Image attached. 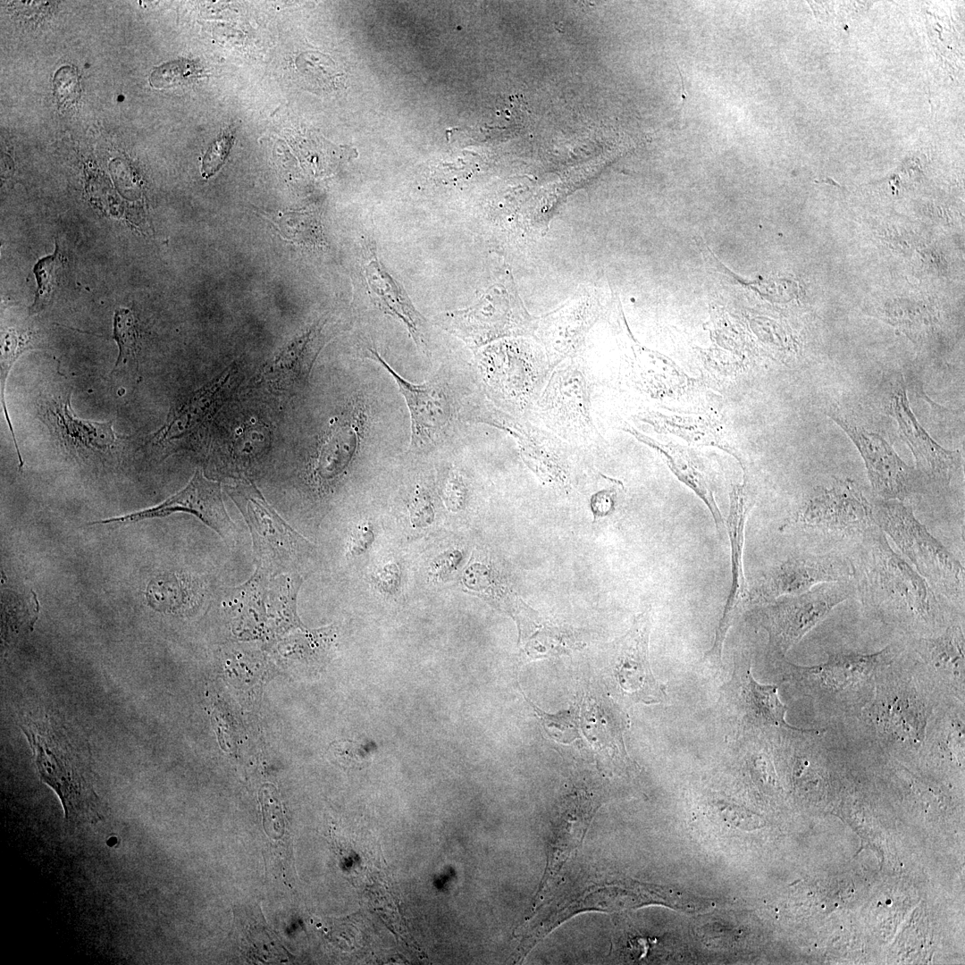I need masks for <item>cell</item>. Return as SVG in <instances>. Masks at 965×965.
Listing matches in <instances>:
<instances>
[{
	"label": "cell",
	"mask_w": 965,
	"mask_h": 965,
	"mask_svg": "<svg viewBox=\"0 0 965 965\" xmlns=\"http://www.w3.org/2000/svg\"><path fill=\"white\" fill-rule=\"evenodd\" d=\"M848 559L855 591L874 618L911 637L936 634L953 624L935 590L877 525L861 534Z\"/></svg>",
	"instance_id": "obj_1"
},
{
	"label": "cell",
	"mask_w": 965,
	"mask_h": 965,
	"mask_svg": "<svg viewBox=\"0 0 965 965\" xmlns=\"http://www.w3.org/2000/svg\"><path fill=\"white\" fill-rule=\"evenodd\" d=\"M902 654L878 673L874 694L860 713L881 747L918 751L944 699Z\"/></svg>",
	"instance_id": "obj_2"
},
{
	"label": "cell",
	"mask_w": 965,
	"mask_h": 965,
	"mask_svg": "<svg viewBox=\"0 0 965 965\" xmlns=\"http://www.w3.org/2000/svg\"><path fill=\"white\" fill-rule=\"evenodd\" d=\"M21 727L33 751L39 777L59 796L65 820L74 824L96 820L101 801L95 790L88 748L48 716L28 717Z\"/></svg>",
	"instance_id": "obj_3"
},
{
	"label": "cell",
	"mask_w": 965,
	"mask_h": 965,
	"mask_svg": "<svg viewBox=\"0 0 965 965\" xmlns=\"http://www.w3.org/2000/svg\"><path fill=\"white\" fill-rule=\"evenodd\" d=\"M905 647V646H904ZM889 644L874 653H829L826 662L799 666L773 659L785 682L829 710L861 709L871 700L878 673L903 651Z\"/></svg>",
	"instance_id": "obj_4"
},
{
	"label": "cell",
	"mask_w": 965,
	"mask_h": 965,
	"mask_svg": "<svg viewBox=\"0 0 965 965\" xmlns=\"http://www.w3.org/2000/svg\"><path fill=\"white\" fill-rule=\"evenodd\" d=\"M483 380L500 410L528 420L552 368L534 337H515L487 345L479 355Z\"/></svg>",
	"instance_id": "obj_5"
},
{
	"label": "cell",
	"mask_w": 965,
	"mask_h": 965,
	"mask_svg": "<svg viewBox=\"0 0 965 965\" xmlns=\"http://www.w3.org/2000/svg\"><path fill=\"white\" fill-rule=\"evenodd\" d=\"M592 382L579 357L556 365L528 421L581 449L602 443L592 415Z\"/></svg>",
	"instance_id": "obj_6"
},
{
	"label": "cell",
	"mask_w": 965,
	"mask_h": 965,
	"mask_svg": "<svg viewBox=\"0 0 965 965\" xmlns=\"http://www.w3.org/2000/svg\"><path fill=\"white\" fill-rule=\"evenodd\" d=\"M873 507L874 524L887 534L936 592L964 600V567L915 517L902 501L882 499Z\"/></svg>",
	"instance_id": "obj_7"
},
{
	"label": "cell",
	"mask_w": 965,
	"mask_h": 965,
	"mask_svg": "<svg viewBox=\"0 0 965 965\" xmlns=\"http://www.w3.org/2000/svg\"><path fill=\"white\" fill-rule=\"evenodd\" d=\"M435 320L472 348L508 338L534 337L540 321L525 308L510 276L491 286L473 306L441 313Z\"/></svg>",
	"instance_id": "obj_8"
},
{
	"label": "cell",
	"mask_w": 965,
	"mask_h": 965,
	"mask_svg": "<svg viewBox=\"0 0 965 965\" xmlns=\"http://www.w3.org/2000/svg\"><path fill=\"white\" fill-rule=\"evenodd\" d=\"M226 491L247 521L263 575L290 570L311 552L310 542L280 516L256 485L240 482Z\"/></svg>",
	"instance_id": "obj_9"
},
{
	"label": "cell",
	"mask_w": 965,
	"mask_h": 965,
	"mask_svg": "<svg viewBox=\"0 0 965 965\" xmlns=\"http://www.w3.org/2000/svg\"><path fill=\"white\" fill-rule=\"evenodd\" d=\"M855 592L852 582L818 584L806 592L778 598L760 605L759 625L768 635V656L783 658L787 651L837 605Z\"/></svg>",
	"instance_id": "obj_10"
},
{
	"label": "cell",
	"mask_w": 965,
	"mask_h": 965,
	"mask_svg": "<svg viewBox=\"0 0 965 965\" xmlns=\"http://www.w3.org/2000/svg\"><path fill=\"white\" fill-rule=\"evenodd\" d=\"M873 507L855 482L836 479L817 490L780 526L834 537L862 534L873 526Z\"/></svg>",
	"instance_id": "obj_11"
},
{
	"label": "cell",
	"mask_w": 965,
	"mask_h": 965,
	"mask_svg": "<svg viewBox=\"0 0 965 965\" xmlns=\"http://www.w3.org/2000/svg\"><path fill=\"white\" fill-rule=\"evenodd\" d=\"M883 405L885 413L896 421L900 436L910 447L919 478L938 491H946L961 465V452L943 448L919 423L910 407L901 373L893 374L885 382Z\"/></svg>",
	"instance_id": "obj_12"
},
{
	"label": "cell",
	"mask_w": 965,
	"mask_h": 965,
	"mask_svg": "<svg viewBox=\"0 0 965 965\" xmlns=\"http://www.w3.org/2000/svg\"><path fill=\"white\" fill-rule=\"evenodd\" d=\"M472 415L474 421L489 424L511 434L524 462L544 483L559 490L570 488V456L576 448L530 421L513 417L500 409L477 408Z\"/></svg>",
	"instance_id": "obj_13"
},
{
	"label": "cell",
	"mask_w": 965,
	"mask_h": 965,
	"mask_svg": "<svg viewBox=\"0 0 965 965\" xmlns=\"http://www.w3.org/2000/svg\"><path fill=\"white\" fill-rule=\"evenodd\" d=\"M826 414L848 435L864 460L874 491L883 499L904 502L918 491L919 476L878 433L861 426L836 406Z\"/></svg>",
	"instance_id": "obj_14"
},
{
	"label": "cell",
	"mask_w": 965,
	"mask_h": 965,
	"mask_svg": "<svg viewBox=\"0 0 965 965\" xmlns=\"http://www.w3.org/2000/svg\"><path fill=\"white\" fill-rule=\"evenodd\" d=\"M71 392L51 387L40 394L36 407L54 439L67 452L80 457L109 455L120 438L113 422L99 423L78 417L71 406Z\"/></svg>",
	"instance_id": "obj_15"
},
{
	"label": "cell",
	"mask_w": 965,
	"mask_h": 965,
	"mask_svg": "<svg viewBox=\"0 0 965 965\" xmlns=\"http://www.w3.org/2000/svg\"><path fill=\"white\" fill-rule=\"evenodd\" d=\"M852 575L848 558L836 554L790 558L769 568L749 586L747 604L760 606L806 592L820 583L849 581Z\"/></svg>",
	"instance_id": "obj_16"
},
{
	"label": "cell",
	"mask_w": 965,
	"mask_h": 965,
	"mask_svg": "<svg viewBox=\"0 0 965 965\" xmlns=\"http://www.w3.org/2000/svg\"><path fill=\"white\" fill-rule=\"evenodd\" d=\"M370 359L380 364L394 379L406 400L411 418L410 449L422 452L434 447L447 434L455 415V407L446 384L430 381L415 384L404 379L373 348H367Z\"/></svg>",
	"instance_id": "obj_17"
},
{
	"label": "cell",
	"mask_w": 965,
	"mask_h": 965,
	"mask_svg": "<svg viewBox=\"0 0 965 965\" xmlns=\"http://www.w3.org/2000/svg\"><path fill=\"white\" fill-rule=\"evenodd\" d=\"M964 647L963 626L953 623L936 634L911 637L905 656L944 700L964 702Z\"/></svg>",
	"instance_id": "obj_18"
},
{
	"label": "cell",
	"mask_w": 965,
	"mask_h": 965,
	"mask_svg": "<svg viewBox=\"0 0 965 965\" xmlns=\"http://www.w3.org/2000/svg\"><path fill=\"white\" fill-rule=\"evenodd\" d=\"M174 512L192 514L225 541L234 540L235 527L224 508L220 482L207 479L200 470L195 472L184 488L155 507L122 516L88 522V524L134 523L164 517Z\"/></svg>",
	"instance_id": "obj_19"
},
{
	"label": "cell",
	"mask_w": 965,
	"mask_h": 965,
	"mask_svg": "<svg viewBox=\"0 0 965 965\" xmlns=\"http://www.w3.org/2000/svg\"><path fill=\"white\" fill-rule=\"evenodd\" d=\"M650 610L639 614L615 644L611 666L621 692L647 704L666 700L665 687L655 678L649 661Z\"/></svg>",
	"instance_id": "obj_20"
},
{
	"label": "cell",
	"mask_w": 965,
	"mask_h": 965,
	"mask_svg": "<svg viewBox=\"0 0 965 965\" xmlns=\"http://www.w3.org/2000/svg\"><path fill=\"white\" fill-rule=\"evenodd\" d=\"M753 504L746 482L734 486L730 493V508L725 522L731 547V588L711 648L704 654L703 660L717 667L722 666V650L726 634L740 610L747 605L749 586L743 572V547L745 524Z\"/></svg>",
	"instance_id": "obj_21"
},
{
	"label": "cell",
	"mask_w": 965,
	"mask_h": 965,
	"mask_svg": "<svg viewBox=\"0 0 965 965\" xmlns=\"http://www.w3.org/2000/svg\"><path fill=\"white\" fill-rule=\"evenodd\" d=\"M719 701L748 729H798L785 721L787 707L780 701L777 686L761 684L753 677L751 665L735 667L730 681L720 689Z\"/></svg>",
	"instance_id": "obj_22"
},
{
	"label": "cell",
	"mask_w": 965,
	"mask_h": 965,
	"mask_svg": "<svg viewBox=\"0 0 965 965\" xmlns=\"http://www.w3.org/2000/svg\"><path fill=\"white\" fill-rule=\"evenodd\" d=\"M495 565L489 557L477 555L466 568L463 583L470 592L511 616L522 637L537 625L536 612L524 603L509 575Z\"/></svg>",
	"instance_id": "obj_23"
},
{
	"label": "cell",
	"mask_w": 965,
	"mask_h": 965,
	"mask_svg": "<svg viewBox=\"0 0 965 965\" xmlns=\"http://www.w3.org/2000/svg\"><path fill=\"white\" fill-rule=\"evenodd\" d=\"M597 316L595 305L585 302L563 308L539 321L534 338L543 348L552 369L566 359L579 357Z\"/></svg>",
	"instance_id": "obj_24"
},
{
	"label": "cell",
	"mask_w": 965,
	"mask_h": 965,
	"mask_svg": "<svg viewBox=\"0 0 965 965\" xmlns=\"http://www.w3.org/2000/svg\"><path fill=\"white\" fill-rule=\"evenodd\" d=\"M365 264V275L372 302L384 314L400 321L416 347L430 351L426 322L415 307L402 286L382 265L373 250Z\"/></svg>",
	"instance_id": "obj_25"
},
{
	"label": "cell",
	"mask_w": 965,
	"mask_h": 965,
	"mask_svg": "<svg viewBox=\"0 0 965 965\" xmlns=\"http://www.w3.org/2000/svg\"><path fill=\"white\" fill-rule=\"evenodd\" d=\"M232 373V370L222 373L178 401L164 425L154 434L155 441L162 443L197 433L222 401Z\"/></svg>",
	"instance_id": "obj_26"
},
{
	"label": "cell",
	"mask_w": 965,
	"mask_h": 965,
	"mask_svg": "<svg viewBox=\"0 0 965 965\" xmlns=\"http://www.w3.org/2000/svg\"><path fill=\"white\" fill-rule=\"evenodd\" d=\"M322 330V325L315 324L288 342L265 366L266 381L281 390L303 386L323 347Z\"/></svg>",
	"instance_id": "obj_27"
},
{
	"label": "cell",
	"mask_w": 965,
	"mask_h": 965,
	"mask_svg": "<svg viewBox=\"0 0 965 965\" xmlns=\"http://www.w3.org/2000/svg\"><path fill=\"white\" fill-rule=\"evenodd\" d=\"M364 422V412L357 405L331 421L317 457L316 471L322 479L331 480L347 468L360 443Z\"/></svg>",
	"instance_id": "obj_28"
},
{
	"label": "cell",
	"mask_w": 965,
	"mask_h": 965,
	"mask_svg": "<svg viewBox=\"0 0 965 965\" xmlns=\"http://www.w3.org/2000/svg\"><path fill=\"white\" fill-rule=\"evenodd\" d=\"M637 439L655 449L662 456L672 472L691 488L708 507L716 528L720 535L726 530L725 521L715 500L713 482L703 462L695 453L681 446L658 442L631 426L625 428Z\"/></svg>",
	"instance_id": "obj_29"
},
{
	"label": "cell",
	"mask_w": 965,
	"mask_h": 965,
	"mask_svg": "<svg viewBox=\"0 0 965 965\" xmlns=\"http://www.w3.org/2000/svg\"><path fill=\"white\" fill-rule=\"evenodd\" d=\"M38 345V339L36 332L28 327L23 326H2L1 329V361H0V399L3 407V412L8 428L10 430L13 442L14 444L18 460L19 467L22 468L24 463L19 449L18 442L13 431V426L11 422V418L8 414L7 406L5 402V386L8 375L12 370L13 365L18 358L27 350L36 348Z\"/></svg>",
	"instance_id": "obj_30"
},
{
	"label": "cell",
	"mask_w": 965,
	"mask_h": 965,
	"mask_svg": "<svg viewBox=\"0 0 965 965\" xmlns=\"http://www.w3.org/2000/svg\"><path fill=\"white\" fill-rule=\"evenodd\" d=\"M113 338L119 349L113 373L129 361H134L138 367L141 335L138 320L131 310L119 307L114 311Z\"/></svg>",
	"instance_id": "obj_31"
},
{
	"label": "cell",
	"mask_w": 965,
	"mask_h": 965,
	"mask_svg": "<svg viewBox=\"0 0 965 965\" xmlns=\"http://www.w3.org/2000/svg\"><path fill=\"white\" fill-rule=\"evenodd\" d=\"M63 265V256L58 243L55 242V252L39 258L32 269L38 287L34 301L29 308L30 315L44 309L52 299L60 284Z\"/></svg>",
	"instance_id": "obj_32"
},
{
	"label": "cell",
	"mask_w": 965,
	"mask_h": 965,
	"mask_svg": "<svg viewBox=\"0 0 965 965\" xmlns=\"http://www.w3.org/2000/svg\"><path fill=\"white\" fill-rule=\"evenodd\" d=\"M199 73V69L195 63L180 60L167 63L156 68L151 73L149 80L155 88H169L197 77Z\"/></svg>",
	"instance_id": "obj_33"
},
{
	"label": "cell",
	"mask_w": 965,
	"mask_h": 965,
	"mask_svg": "<svg viewBox=\"0 0 965 965\" xmlns=\"http://www.w3.org/2000/svg\"><path fill=\"white\" fill-rule=\"evenodd\" d=\"M541 629L534 633L525 645L528 655L541 657L548 653H558L566 649L568 639L566 632L552 627Z\"/></svg>",
	"instance_id": "obj_34"
},
{
	"label": "cell",
	"mask_w": 965,
	"mask_h": 965,
	"mask_svg": "<svg viewBox=\"0 0 965 965\" xmlns=\"http://www.w3.org/2000/svg\"><path fill=\"white\" fill-rule=\"evenodd\" d=\"M232 141L231 133H223L213 142L203 158V177L208 178L219 170L228 155Z\"/></svg>",
	"instance_id": "obj_35"
},
{
	"label": "cell",
	"mask_w": 965,
	"mask_h": 965,
	"mask_svg": "<svg viewBox=\"0 0 965 965\" xmlns=\"http://www.w3.org/2000/svg\"><path fill=\"white\" fill-rule=\"evenodd\" d=\"M54 87L59 102L74 101L78 91V79L74 70L71 67L60 69L55 73Z\"/></svg>",
	"instance_id": "obj_36"
},
{
	"label": "cell",
	"mask_w": 965,
	"mask_h": 965,
	"mask_svg": "<svg viewBox=\"0 0 965 965\" xmlns=\"http://www.w3.org/2000/svg\"><path fill=\"white\" fill-rule=\"evenodd\" d=\"M411 518L415 523L418 521H424V525L427 524V521H432L433 518L432 505L429 494L424 490H417L412 498L409 506Z\"/></svg>",
	"instance_id": "obj_37"
},
{
	"label": "cell",
	"mask_w": 965,
	"mask_h": 965,
	"mask_svg": "<svg viewBox=\"0 0 965 965\" xmlns=\"http://www.w3.org/2000/svg\"><path fill=\"white\" fill-rule=\"evenodd\" d=\"M617 488L613 487L600 491L592 497V509L595 518L604 517L615 513L617 507Z\"/></svg>",
	"instance_id": "obj_38"
},
{
	"label": "cell",
	"mask_w": 965,
	"mask_h": 965,
	"mask_svg": "<svg viewBox=\"0 0 965 965\" xmlns=\"http://www.w3.org/2000/svg\"><path fill=\"white\" fill-rule=\"evenodd\" d=\"M373 541V533L369 524L358 526L352 533L348 553L349 556H357L365 552Z\"/></svg>",
	"instance_id": "obj_39"
},
{
	"label": "cell",
	"mask_w": 965,
	"mask_h": 965,
	"mask_svg": "<svg viewBox=\"0 0 965 965\" xmlns=\"http://www.w3.org/2000/svg\"><path fill=\"white\" fill-rule=\"evenodd\" d=\"M374 580L382 591L392 593L400 583L399 571L395 564H389L377 573Z\"/></svg>",
	"instance_id": "obj_40"
},
{
	"label": "cell",
	"mask_w": 965,
	"mask_h": 965,
	"mask_svg": "<svg viewBox=\"0 0 965 965\" xmlns=\"http://www.w3.org/2000/svg\"><path fill=\"white\" fill-rule=\"evenodd\" d=\"M449 498L454 504L462 505L466 497V488L461 480L455 478L448 487Z\"/></svg>",
	"instance_id": "obj_41"
}]
</instances>
